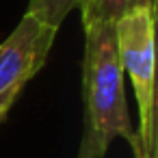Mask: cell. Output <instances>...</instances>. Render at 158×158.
<instances>
[{
    "mask_svg": "<svg viewBox=\"0 0 158 158\" xmlns=\"http://www.w3.org/2000/svg\"><path fill=\"white\" fill-rule=\"evenodd\" d=\"M82 102L85 134L82 143L91 158H104L115 139L132 145L128 100L123 89V67L117 48L115 24H91L85 28L82 59Z\"/></svg>",
    "mask_w": 158,
    "mask_h": 158,
    "instance_id": "6da1fadb",
    "label": "cell"
},
{
    "mask_svg": "<svg viewBox=\"0 0 158 158\" xmlns=\"http://www.w3.org/2000/svg\"><path fill=\"white\" fill-rule=\"evenodd\" d=\"M80 0H28L26 7V15H33L37 20H41L44 24L59 28L63 24V20L78 9Z\"/></svg>",
    "mask_w": 158,
    "mask_h": 158,
    "instance_id": "5b68a950",
    "label": "cell"
},
{
    "mask_svg": "<svg viewBox=\"0 0 158 158\" xmlns=\"http://www.w3.org/2000/svg\"><path fill=\"white\" fill-rule=\"evenodd\" d=\"M76 158H91V154H89V147L80 141V147H78V156Z\"/></svg>",
    "mask_w": 158,
    "mask_h": 158,
    "instance_id": "52a82bcc",
    "label": "cell"
},
{
    "mask_svg": "<svg viewBox=\"0 0 158 158\" xmlns=\"http://www.w3.org/2000/svg\"><path fill=\"white\" fill-rule=\"evenodd\" d=\"M56 31L24 13L13 33L0 44V95L22 93L26 82L37 76L54 46Z\"/></svg>",
    "mask_w": 158,
    "mask_h": 158,
    "instance_id": "3957f363",
    "label": "cell"
},
{
    "mask_svg": "<svg viewBox=\"0 0 158 158\" xmlns=\"http://www.w3.org/2000/svg\"><path fill=\"white\" fill-rule=\"evenodd\" d=\"M20 93H7V95H0V123H2V119L7 117V113L11 110V106L15 104Z\"/></svg>",
    "mask_w": 158,
    "mask_h": 158,
    "instance_id": "8992f818",
    "label": "cell"
},
{
    "mask_svg": "<svg viewBox=\"0 0 158 158\" xmlns=\"http://www.w3.org/2000/svg\"><path fill=\"white\" fill-rule=\"evenodd\" d=\"M136 7H156V0H80L82 28L91 24H117Z\"/></svg>",
    "mask_w": 158,
    "mask_h": 158,
    "instance_id": "277c9868",
    "label": "cell"
},
{
    "mask_svg": "<svg viewBox=\"0 0 158 158\" xmlns=\"http://www.w3.org/2000/svg\"><path fill=\"white\" fill-rule=\"evenodd\" d=\"M117 48L121 67L128 74L136 106L139 128L132 141L134 158H158V132H156V7H136L115 24Z\"/></svg>",
    "mask_w": 158,
    "mask_h": 158,
    "instance_id": "7a4b0ae2",
    "label": "cell"
}]
</instances>
